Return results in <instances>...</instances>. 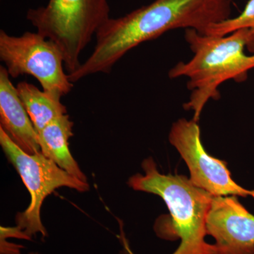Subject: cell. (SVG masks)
Masks as SVG:
<instances>
[{"label":"cell","mask_w":254,"mask_h":254,"mask_svg":"<svg viewBox=\"0 0 254 254\" xmlns=\"http://www.w3.org/2000/svg\"><path fill=\"white\" fill-rule=\"evenodd\" d=\"M169 141L185 160L190 173V180L195 187L214 197L235 196L254 198V190L241 187L232 178L223 160L214 158L205 150L200 138L198 122L179 119L172 125Z\"/></svg>","instance_id":"7"},{"label":"cell","mask_w":254,"mask_h":254,"mask_svg":"<svg viewBox=\"0 0 254 254\" xmlns=\"http://www.w3.org/2000/svg\"><path fill=\"white\" fill-rule=\"evenodd\" d=\"M108 0H50L30 9L26 18L42 36L59 48L68 74L81 66L79 56L110 17Z\"/></svg>","instance_id":"4"},{"label":"cell","mask_w":254,"mask_h":254,"mask_svg":"<svg viewBox=\"0 0 254 254\" xmlns=\"http://www.w3.org/2000/svg\"><path fill=\"white\" fill-rule=\"evenodd\" d=\"M73 126L67 114L60 116L38 133V141L42 154L70 175L87 182L86 175L68 149V140L73 136Z\"/></svg>","instance_id":"10"},{"label":"cell","mask_w":254,"mask_h":254,"mask_svg":"<svg viewBox=\"0 0 254 254\" xmlns=\"http://www.w3.org/2000/svg\"><path fill=\"white\" fill-rule=\"evenodd\" d=\"M16 89L37 133L55 119L67 113L66 107L61 103V98L41 91L28 82H20Z\"/></svg>","instance_id":"11"},{"label":"cell","mask_w":254,"mask_h":254,"mask_svg":"<svg viewBox=\"0 0 254 254\" xmlns=\"http://www.w3.org/2000/svg\"><path fill=\"white\" fill-rule=\"evenodd\" d=\"M185 41L193 53L191 59L179 62L170 68L169 78H188L190 99L184 109L193 111V120L198 122L205 105L210 100L220 98L219 87L224 82L247 81L254 68V55L245 54V48L254 53V41L248 28H242L227 36L203 35L186 29Z\"/></svg>","instance_id":"2"},{"label":"cell","mask_w":254,"mask_h":254,"mask_svg":"<svg viewBox=\"0 0 254 254\" xmlns=\"http://www.w3.org/2000/svg\"><path fill=\"white\" fill-rule=\"evenodd\" d=\"M0 144L31 195L29 206L16 216V227L27 240L38 233L46 237L47 232L42 223L41 210L47 196L61 187L86 192L89 190V185L70 175L41 153L28 154L11 141L1 127Z\"/></svg>","instance_id":"5"},{"label":"cell","mask_w":254,"mask_h":254,"mask_svg":"<svg viewBox=\"0 0 254 254\" xmlns=\"http://www.w3.org/2000/svg\"><path fill=\"white\" fill-rule=\"evenodd\" d=\"M242 28H248L254 41V0H249L245 9L239 16L212 25L206 34L210 36H224Z\"/></svg>","instance_id":"12"},{"label":"cell","mask_w":254,"mask_h":254,"mask_svg":"<svg viewBox=\"0 0 254 254\" xmlns=\"http://www.w3.org/2000/svg\"><path fill=\"white\" fill-rule=\"evenodd\" d=\"M4 66L0 67V127L28 154L41 153L36 128Z\"/></svg>","instance_id":"9"},{"label":"cell","mask_w":254,"mask_h":254,"mask_svg":"<svg viewBox=\"0 0 254 254\" xmlns=\"http://www.w3.org/2000/svg\"><path fill=\"white\" fill-rule=\"evenodd\" d=\"M206 230L215 240V254H254V215L237 196L213 197Z\"/></svg>","instance_id":"8"},{"label":"cell","mask_w":254,"mask_h":254,"mask_svg":"<svg viewBox=\"0 0 254 254\" xmlns=\"http://www.w3.org/2000/svg\"><path fill=\"white\" fill-rule=\"evenodd\" d=\"M144 174H136L128 179V187L133 190L158 195L165 201L173 218V230L166 239L180 240L173 254H215V247L205 241L207 215L213 195L195 187L190 179L180 175L159 173L152 158L142 163ZM123 254H134L126 239L123 237Z\"/></svg>","instance_id":"3"},{"label":"cell","mask_w":254,"mask_h":254,"mask_svg":"<svg viewBox=\"0 0 254 254\" xmlns=\"http://www.w3.org/2000/svg\"><path fill=\"white\" fill-rule=\"evenodd\" d=\"M0 59L10 76L31 75L39 81L43 91L55 96L62 98L72 90V83L64 70L63 55L59 48L38 32H26L16 37L1 30Z\"/></svg>","instance_id":"6"},{"label":"cell","mask_w":254,"mask_h":254,"mask_svg":"<svg viewBox=\"0 0 254 254\" xmlns=\"http://www.w3.org/2000/svg\"><path fill=\"white\" fill-rule=\"evenodd\" d=\"M232 0H155L125 16L109 18L98 29L93 53L74 72L73 83L97 73H108L124 55L171 30L206 34L212 25L230 18Z\"/></svg>","instance_id":"1"}]
</instances>
